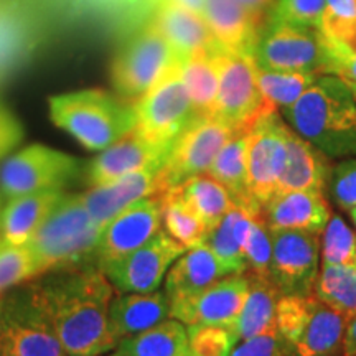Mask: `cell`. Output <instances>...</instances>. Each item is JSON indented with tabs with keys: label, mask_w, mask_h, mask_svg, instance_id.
Returning a JSON list of instances; mask_svg holds the SVG:
<instances>
[{
	"label": "cell",
	"mask_w": 356,
	"mask_h": 356,
	"mask_svg": "<svg viewBox=\"0 0 356 356\" xmlns=\"http://www.w3.org/2000/svg\"><path fill=\"white\" fill-rule=\"evenodd\" d=\"M257 68L289 73L330 74V56L320 29L267 19L257 38Z\"/></svg>",
	"instance_id": "obj_5"
},
{
	"label": "cell",
	"mask_w": 356,
	"mask_h": 356,
	"mask_svg": "<svg viewBox=\"0 0 356 356\" xmlns=\"http://www.w3.org/2000/svg\"><path fill=\"white\" fill-rule=\"evenodd\" d=\"M157 172L155 168H144L127 173L109 184L91 186V190L81 193L84 207L88 208L92 220L102 228L111 218L121 213L129 204L154 195Z\"/></svg>",
	"instance_id": "obj_20"
},
{
	"label": "cell",
	"mask_w": 356,
	"mask_h": 356,
	"mask_svg": "<svg viewBox=\"0 0 356 356\" xmlns=\"http://www.w3.org/2000/svg\"><path fill=\"white\" fill-rule=\"evenodd\" d=\"M172 317L165 292L122 293L111 300L109 328L119 341L142 333Z\"/></svg>",
	"instance_id": "obj_23"
},
{
	"label": "cell",
	"mask_w": 356,
	"mask_h": 356,
	"mask_svg": "<svg viewBox=\"0 0 356 356\" xmlns=\"http://www.w3.org/2000/svg\"><path fill=\"white\" fill-rule=\"evenodd\" d=\"M229 356H296V350L277 328H273L261 335L239 340Z\"/></svg>",
	"instance_id": "obj_43"
},
{
	"label": "cell",
	"mask_w": 356,
	"mask_h": 356,
	"mask_svg": "<svg viewBox=\"0 0 356 356\" xmlns=\"http://www.w3.org/2000/svg\"><path fill=\"white\" fill-rule=\"evenodd\" d=\"M0 356H68L47 328L13 320L0 330Z\"/></svg>",
	"instance_id": "obj_30"
},
{
	"label": "cell",
	"mask_w": 356,
	"mask_h": 356,
	"mask_svg": "<svg viewBox=\"0 0 356 356\" xmlns=\"http://www.w3.org/2000/svg\"><path fill=\"white\" fill-rule=\"evenodd\" d=\"M215 60L218 97L211 115L228 124L236 134H246L261 114L274 111L262 99L254 58L220 50Z\"/></svg>",
	"instance_id": "obj_7"
},
{
	"label": "cell",
	"mask_w": 356,
	"mask_h": 356,
	"mask_svg": "<svg viewBox=\"0 0 356 356\" xmlns=\"http://www.w3.org/2000/svg\"><path fill=\"white\" fill-rule=\"evenodd\" d=\"M154 24L172 44L180 61L202 53L222 50L202 13L190 10L173 0L160 2Z\"/></svg>",
	"instance_id": "obj_17"
},
{
	"label": "cell",
	"mask_w": 356,
	"mask_h": 356,
	"mask_svg": "<svg viewBox=\"0 0 356 356\" xmlns=\"http://www.w3.org/2000/svg\"><path fill=\"white\" fill-rule=\"evenodd\" d=\"M350 84V83H348ZM350 88L353 89V95H355V97H356V84H350Z\"/></svg>",
	"instance_id": "obj_50"
},
{
	"label": "cell",
	"mask_w": 356,
	"mask_h": 356,
	"mask_svg": "<svg viewBox=\"0 0 356 356\" xmlns=\"http://www.w3.org/2000/svg\"><path fill=\"white\" fill-rule=\"evenodd\" d=\"M280 115L328 159L356 157V97L345 79L320 74Z\"/></svg>",
	"instance_id": "obj_2"
},
{
	"label": "cell",
	"mask_w": 356,
	"mask_h": 356,
	"mask_svg": "<svg viewBox=\"0 0 356 356\" xmlns=\"http://www.w3.org/2000/svg\"><path fill=\"white\" fill-rule=\"evenodd\" d=\"M134 109L137 115V131L144 134L147 139L165 145L175 144L191 124L203 118L195 111L181 81L180 63L134 102Z\"/></svg>",
	"instance_id": "obj_9"
},
{
	"label": "cell",
	"mask_w": 356,
	"mask_h": 356,
	"mask_svg": "<svg viewBox=\"0 0 356 356\" xmlns=\"http://www.w3.org/2000/svg\"><path fill=\"white\" fill-rule=\"evenodd\" d=\"M244 256L248 262V275L269 277L270 261H273V233L262 215L252 218L251 228L244 243Z\"/></svg>",
	"instance_id": "obj_39"
},
{
	"label": "cell",
	"mask_w": 356,
	"mask_h": 356,
	"mask_svg": "<svg viewBox=\"0 0 356 356\" xmlns=\"http://www.w3.org/2000/svg\"><path fill=\"white\" fill-rule=\"evenodd\" d=\"M246 134H236L231 137L218 152L207 173L228 190L236 207L246 210L249 215L259 216L262 215V208L252 198L248 186Z\"/></svg>",
	"instance_id": "obj_25"
},
{
	"label": "cell",
	"mask_w": 356,
	"mask_h": 356,
	"mask_svg": "<svg viewBox=\"0 0 356 356\" xmlns=\"http://www.w3.org/2000/svg\"><path fill=\"white\" fill-rule=\"evenodd\" d=\"M61 197V190H47L8 200L0 213V243L25 246Z\"/></svg>",
	"instance_id": "obj_24"
},
{
	"label": "cell",
	"mask_w": 356,
	"mask_h": 356,
	"mask_svg": "<svg viewBox=\"0 0 356 356\" xmlns=\"http://www.w3.org/2000/svg\"><path fill=\"white\" fill-rule=\"evenodd\" d=\"M22 137H24V129L20 122L6 106L0 104V157L15 149L22 142Z\"/></svg>",
	"instance_id": "obj_44"
},
{
	"label": "cell",
	"mask_w": 356,
	"mask_h": 356,
	"mask_svg": "<svg viewBox=\"0 0 356 356\" xmlns=\"http://www.w3.org/2000/svg\"><path fill=\"white\" fill-rule=\"evenodd\" d=\"M30 289L22 322L47 328L68 356H99L119 340L109 328L114 287L97 264L51 270Z\"/></svg>",
	"instance_id": "obj_1"
},
{
	"label": "cell",
	"mask_w": 356,
	"mask_h": 356,
	"mask_svg": "<svg viewBox=\"0 0 356 356\" xmlns=\"http://www.w3.org/2000/svg\"><path fill=\"white\" fill-rule=\"evenodd\" d=\"M173 2L180 3V6L190 8V10H193V12H197V13H202V15H203L204 0H173Z\"/></svg>",
	"instance_id": "obj_48"
},
{
	"label": "cell",
	"mask_w": 356,
	"mask_h": 356,
	"mask_svg": "<svg viewBox=\"0 0 356 356\" xmlns=\"http://www.w3.org/2000/svg\"><path fill=\"white\" fill-rule=\"evenodd\" d=\"M172 145L147 139L137 129L114 142L88 165L86 180L91 186L104 185L127 173L155 168L160 170L170 154Z\"/></svg>",
	"instance_id": "obj_16"
},
{
	"label": "cell",
	"mask_w": 356,
	"mask_h": 356,
	"mask_svg": "<svg viewBox=\"0 0 356 356\" xmlns=\"http://www.w3.org/2000/svg\"><path fill=\"white\" fill-rule=\"evenodd\" d=\"M350 318L317 300L314 314L293 350L296 356H335L343 353Z\"/></svg>",
	"instance_id": "obj_26"
},
{
	"label": "cell",
	"mask_w": 356,
	"mask_h": 356,
	"mask_svg": "<svg viewBox=\"0 0 356 356\" xmlns=\"http://www.w3.org/2000/svg\"><path fill=\"white\" fill-rule=\"evenodd\" d=\"M335 76L345 79L346 83L356 84V55H353L350 60H346L343 65L337 71Z\"/></svg>",
	"instance_id": "obj_46"
},
{
	"label": "cell",
	"mask_w": 356,
	"mask_h": 356,
	"mask_svg": "<svg viewBox=\"0 0 356 356\" xmlns=\"http://www.w3.org/2000/svg\"><path fill=\"white\" fill-rule=\"evenodd\" d=\"M317 299L343 314L356 315V264H323L315 282Z\"/></svg>",
	"instance_id": "obj_34"
},
{
	"label": "cell",
	"mask_w": 356,
	"mask_h": 356,
	"mask_svg": "<svg viewBox=\"0 0 356 356\" xmlns=\"http://www.w3.org/2000/svg\"><path fill=\"white\" fill-rule=\"evenodd\" d=\"M238 2L261 26L264 25L270 10L275 6V0H238Z\"/></svg>",
	"instance_id": "obj_45"
},
{
	"label": "cell",
	"mask_w": 356,
	"mask_h": 356,
	"mask_svg": "<svg viewBox=\"0 0 356 356\" xmlns=\"http://www.w3.org/2000/svg\"><path fill=\"white\" fill-rule=\"evenodd\" d=\"M249 292L241 314L234 323L239 340L261 335L275 327V310L282 293L269 277L248 275Z\"/></svg>",
	"instance_id": "obj_28"
},
{
	"label": "cell",
	"mask_w": 356,
	"mask_h": 356,
	"mask_svg": "<svg viewBox=\"0 0 356 356\" xmlns=\"http://www.w3.org/2000/svg\"><path fill=\"white\" fill-rule=\"evenodd\" d=\"M186 249L160 229L145 244L127 256L101 266L106 277L122 293H150L162 284L173 262Z\"/></svg>",
	"instance_id": "obj_12"
},
{
	"label": "cell",
	"mask_w": 356,
	"mask_h": 356,
	"mask_svg": "<svg viewBox=\"0 0 356 356\" xmlns=\"http://www.w3.org/2000/svg\"><path fill=\"white\" fill-rule=\"evenodd\" d=\"M99 231L101 226L89 215L81 193H63L33 238L25 244L33 257L37 275L66 267L97 264L95 249Z\"/></svg>",
	"instance_id": "obj_4"
},
{
	"label": "cell",
	"mask_w": 356,
	"mask_h": 356,
	"mask_svg": "<svg viewBox=\"0 0 356 356\" xmlns=\"http://www.w3.org/2000/svg\"><path fill=\"white\" fill-rule=\"evenodd\" d=\"M315 79L317 74L257 68V84L262 99L274 111L286 109L299 101V97L314 84Z\"/></svg>",
	"instance_id": "obj_35"
},
{
	"label": "cell",
	"mask_w": 356,
	"mask_h": 356,
	"mask_svg": "<svg viewBox=\"0 0 356 356\" xmlns=\"http://www.w3.org/2000/svg\"><path fill=\"white\" fill-rule=\"evenodd\" d=\"M119 356H186L188 332L178 320H165L119 341Z\"/></svg>",
	"instance_id": "obj_29"
},
{
	"label": "cell",
	"mask_w": 356,
	"mask_h": 356,
	"mask_svg": "<svg viewBox=\"0 0 356 356\" xmlns=\"http://www.w3.org/2000/svg\"><path fill=\"white\" fill-rule=\"evenodd\" d=\"M327 0H275L267 19L322 29Z\"/></svg>",
	"instance_id": "obj_41"
},
{
	"label": "cell",
	"mask_w": 356,
	"mask_h": 356,
	"mask_svg": "<svg viewBox=\"0 0 356 356\" xmlns=\"http://www.w3.org/2000/svg\"><path fill=\"white\" fill-rule=\"evenodd\" d=\"M315 296H280L275 310V327L289 343L296 346L314 314Z\"/></svg>",
	"instance_id": "obj_36"
},
{
	"label": "cell",
	"mask_w": 356,
	"mask_h": 356,
	"mask_svg": "<svg viewBox=\"0 0 356 356\" xmlns=\"http://www.w3.org/2000/svg\"><path fill=\"white\" fill-rule=\"evenodd\" d=\"M178 63L180 60L172 44L157 25L150 24L134 35L115 55L111 79L118 96L136 102Z\"/></svg>",
	"instance_id": "obj_6"
},
{
	"label": "cell",
	"mask_w": 356,
	"mask_h": 356,
	"mask_svg": "<svg viewBox=\"0 0 356 356\" xmlns=\"http://www.w3.org/2000/svg\"><path fill=\"white\" fill-rule=\"evenodd\" d=\"M109 356H119V355H118V351H115V353H114V355H109Z\"/></svg>",
	"instance_id": "obj_52"
},
{
	"label": "cell",
	"mask_w": 356,
	"mask_h": 356,
	"mask_svg": "<svg viewBox=\"0 0 356 356\" xmlns=\"http://www.w3.org/2000/svg\"><path fill=\"white\" fill-rule=\"evenodd\" d=\"M157 197L162 198V222L165 226V233L172 239H175L185 249H191L207 241V226L193 211V208L185 202L180 190L172 188Z\"/></svg>",
	"instance_id": "obj_33"
},
{
	"label": "cell",
	"mask_w": 356,
	"mask_h": 356,
	"mask_svg": "<svg viewBox=\"0 0 356 356\" xmlns=\"http://www.w3.org/2000/svg\"><path fill=\"white\" fill-rule=\"evenodd\" d=\"M203 17L222 50L254 58L262 26L238 0H204Z\"/></svg>",
	"instance_id": "obj_21"
},
{
	"label": "cell",
	"mask_w": 356,
	"mask_h": 356,
	"mask_svg": "<svg viewBox=\"0 0 356 356\" xmlns=\"http://www.w3.org/2000/svg\"><path fill=\"white\" fill-rule=\"evenodd\" d=\"M180 78L200 115H211L218 97L215 53H202L180 61Z\"/></svg>",
	"instance_id": "obj_31"
},
{
	"label": "cell",
	"mask_w": 356,
	"mask_h": 356,
	"mask_svg": "<svg viewBox=\"0 0 356 356\" xmlns=\"http://www.w3.org/2000/svg\"><path fill=\"white\" fill-rule=\"evenodd\" d=\"M252 215L243 208L234 207L207 236V241L215 256L229 274H244L248 270L244 243H246Z\"/></svg>",
	"instance_id": "obj_27"
},
{
	"label": "cell",
	"mask_w": 356,
	"mask_h": 356,
	"mask_svg": "<svg viewBox=\"0 0 356 356\" xmlns=\"http://www.w3.org/2000/svg\"><path fill=\"white\" fill-rule=\"evenodd\" d=\"M186 332L191 356H229L239 341L234 327L228 325H195Z\"/></svg>",
	"instance_id": "obj_37"
},
{
	"label": "cell",
	"mask_w": 356,
	"mask_h": 356,
	"mask_svg": "<svg viewBox=\"0 0 356 356\" xmlns=\"http://www.w3.org/2000/svg\"><path fill=\"white\" fill-rule=\"evenodd\" d=\"M162 198L150 195L111 218L101 228L95 249V259L99 267L127 256L157 234L162 226Z\"/></svg>",
	"instance_id": "obj_14"
},
{
	"label": "cell",
	"mask_w": 356,
	"mask_h": 356,
	"mask_svg": "<svg viewBox=\"0 0 356 356\" xmlns=\"http://www.w3.org/2000/svg\"><path fill=\"white\" fill-rule=\"evenodd\" d=\"M79 160L43 144H32L0 167V193L6 198L61 190L78 177Z\"/></svg>",
	"instance_id": "obj_10"
},
{
	"label": "cell",
	"mask_w": 356,
	"mask_h": 356,
	"mask_svg": "<svg viewBox=\"0 0 356 356\" xmlns=\"http://www.w3.org/2000/svg\"><path fill=\"white\" fill-rule=\"evenodd\" d=\"M262 216L270 233L275 231H307L323 233L330 220V208L323 193L317 191H287L275 193L262 207Z\"/></svg>",
	"instance_id": "obj_18"
},
{
	"label": "cell",
	"mask_w": 356,
	"mask_h": 356,
	"mask_svg": "<svg viewBox=\"0 0 356 356\" xmlns=\"http://www.w3.org/2000/svg\"><path fill=\"white\" fill-rule=\"evenodd\" d=\"M323 264H356V234L341 216L332 215L323 229Z\"/></svg>",
	"instance_id": "obj_38"
},
{
	"label": "cell",
	"mask_w": 356,
	"mask_h": 356,
	"mask_svg": "<svg viewBox=\"0 0 356 356\" xmlns=\"http://www.w3.org/2000/svg\"><path fill=\"white\" fill-rule=\"evenodd\" d=\"M348 213H350V218H351V221H353V225L356 226V207L351 208V210H350Z\"/></svg>",
	"instance_id": "obj_49"
},
{
	"label": "cell",
	"mask_w": 356,
	"mask_h": 356,
	"mask_svg": "<svg viewBox=\"0 0 356 356\" xmlns=\"http://www.w3.org/2000/svg\"><path fill=\"white\" fill-rule=\"evenodd\" d=\"M2 296V293H0ZM0 310H2V297H0Z\"/></svg>",
	"instance_id": "obj_51"
},
{
	"label": "cell",
	"mask_w": 356,
	"mask_h": 356,
	"mask_svg": "<svg viewBox=\"0 0 356 356\" xmlns=\"http://www.w3.org/2000/svg\"><path fill=\"white\" fill-rule=\"evenodd\" d=\"M289 124L277 111H267L246 134L248 186L261 208L277 191L287 162Z\"/></svg>",
	"instance_id": "obj_11"
},
{
	"label": "cell",
	"mask_w": 356,
	"mask_h": 356,
	"mask_svg": "<svg viewBox=\"0 0 356 356\" xmlns=\"http://www.w3.org/2000/svg\"><path fill=\"white\" fill-rule=\"evenodd\" d=\"M185 202L204 222L208 233L222 220V216L234 207L228 190L210 175L190 178L184 185L177 186Z\"/></svg>",
	"instance_id": "obj_32"
},
{
	"label": "cell",
	"mask_w": 356,
	"mask_h": 356,
	"mask_svg": "<svg viewBox=\"0 0 356 356\" xmlns=\"http://www.w3.org/2000/svg\"><path fill=\"white\" fill-rule=\"evenodd\" d=\"M330 170V159L291 129L287 137L286 168L279 178L275 193H287V191L325 193Z\"/></svg>",
	"instance_id": "obj_22"
},
{
	"label": "cell",
	"mask_w": 356,
	"mask_h": 356,
	"mask_svg": "<svg viewBox=\"0 0 356 356\" xmlns=\"http://www.w3.org/2000/svg\"><path fill=\"white\" fill-rule=\"evenodd\" d=\"M229 275L208 244L188 249L172 264L167 273L165 293L170 304L198 296L218 280Z\"/></svg>",
	"instance_id": "obj_19"
},
{
	"label": "cell",
	"mask_w": 356,
	"mask_h": 356,
	"mask_svg": "<svg viewBox=\"0 0 356 356\" xmlns=\"http://www.w3.org/2000/svg\"><path fill=\"white\" fill-rule=\"evenodd\" d=\"M186 356H191V355H190V353H186Z\"/></svg>",
	"instance_id": "obj_54"
},
{
	"label": "cell",
	"mask_w": 356,
	"mask_h": 356,
	"mask_svg": "<svg viewBox=\"0 0 356 356\" xmlns=\"http://www.w3.org/2000/svg\"><path fill=\"white\" fill-rule=\"evenodd\" d=\"M32 277L37 269L29 248L0 243V293Z\"/></svg>",
	"instance_id": "obj_40"
},
{
	"label": "cell",
	"mask_w": 356,
	"mask_h": 356,
	"mask_svg": "<svg viewBox=\"0 0 356 356\" xmlns=\"http://www.w3.org/2000/svg\"><path fill=\"white\" fill-rule=\"evenodd\" d=\"M50 118L86 150L101 152L137 127L134 102L102 89L50 97Z\"/></svg>",
	"instance_id": "obj_3"
},
{
	"label": "cell",
	"mask_w": 356,
	"mask_h": 356,
	"mask_svg": "<svg viewBox=\"0 0 356 356\" xmlns=\"http://www.w3.org/2000/svg\"><path fill=\"white\" fill-rule=\"evenodd\" d=\"M335 356H346V355H343V353H341V355H335Z\"/></svg>",
	"instance_id": "obj_53"
},
{
	"label": "cell",
	"mask_w": 356,
	"mask_h": 356,
	"mask_svg": "<svg viewBox=\"0 0 356 356\" xmlns=\"http://www.w3.org/2000/svg\"><path fill=\"white\" fill-rule=\"evenodd\" d=\"M322 241L307 231L273 233V261L269 279L282 296H312L318 277Z\"/></svg>",
	"instance_id": "obj_13"
},
{
	"label": "cell",
	"mask_w": 356,
	"mask_h": 356,
	"mask_svg": "<svg viewBox=\"0 0 356 356\" xmlns=\"http://www.w3.org/2000/svg\"><path fill=\"white\" fill-rule=\"evenodd\" d=\"M343 355L356 356V315L350 320L348 328H346Z\"/></svg>",
	"instance_id": "obj_47"
},
{
	"label": "cell",
	"mask_w": 356,
	"mask_h": 356,
	"mask_svg": "<svg viewBox=\"0 0 356 356\" xmlns=\"http://www.w3.org/2000/svg\"><path fill=\"white\" fill-rule=\"evenodd\" d=\"M249 292L244 274H229L191 299L173 302L172 317L186 327L228 325L234 327Z\"/></svg>",
	"instance_id": "obj_15"
},
{
	"label": "cell",
	"mask_w": 356,
	"mask_h": 356,
	"mask_svg": "<svg viewBox=\"0 0 356 356\" xmlns=\"http://www.w3.org/2000/svg\"><path fill=\"white\" fill-rule=\"evenodd\" d=\"M233 136V129L215 115L198 118L172 145L165 163L155 177L154 195H163L190 178L204 175Z\"/></svg>",
	"instance_id": "obj_8"
},
{
	"label": "cell",
	"mask_w": 356,
	"mask_h": 356,
	"mask_svg": "<svg viewBox=\"0 0 356 356\" xmlns=\"http://www.w3.org/2000/svg\"><path fill=\"white\" fill-rule=\"evenodd\" d=\"M327 191L340 210L350 211L356 207V157L345 159L332 167Z\"/></svg>",
	"instance_id": "obj_42"
}]
</instances>
